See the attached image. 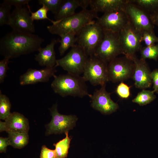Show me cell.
Segmentation results:
<instances>
[{"label": "cell", "mask_w": 158, "mask_h": 158, "mask_svg": "<svg viewBox=\"0 0 158 158\" xmlns=\"http://www.w3.org/2000/svg\"><path fill=\"white\" fill-rule=\"evenodd\" d=\"M44 39L32 33L12 30L0 40V54L9 59L38 51Z\"/></svg>", "instance_id": "6da1fadb"}, {"label": "cell", "mask_w": 158, "mask_h": 158, "mask_svg": "<svg viewBox=\"0 0 158 158\" xmlns=\"http://www.w3.org/2000/svg\"><path fill=\"white\" fill-rule=\"evenodd\" d=\"M97 13L91 9H83L80 12L47 26L49 32L60 36L68 33L77 36L83 28L98 18Z\"/></svg>", "instance_id": "7a4b0ae2"}, {"label": "cell", "mask_w": 158, "mask_h": 158, "mask_svg": "<svg viewBox=\"0 0 158 158\" xmlns=\"http://www.w3.org/2000/svg\"><path fill=\"white\" fill-rule=\"evenodd\" d=\"M51 87L54 92L63 97L68 96L83 97L89 93L86 81L82 76L67 73L55 75Z\"/></svg>", "instance_id": "3957f363"}, {"label": "cell", "mask_w": 158, "mask_h": 158, "mask_svg": "<svg viewBox=\"0 0 158 158\" xmlns=\"http://www.w3.org/2000/svg\"><path fill=\"white\" fill-rule=\"evenodd\" d=\"M104 36V31L96 21L84 27L77 35V44L88 56L94 55Z\"/></svg>", "instance_id": "277c9868"}, {"label": "cell", "mask_w": 158, "mask_h": 158, "mask_svg": "<svg viewBox=\"0 0 158 158\" xmlns=\"http://www.w3.org/2000/svg\"><path fill=\"white\" fill-rule=\"evenodd\" d=\"M142 32L135 28L129 21L119 32L123 54L128 59L132 60L142 47Z\"/></svg>", "instance_id": "5b68a950"}, {"label": "cell", "mask_w": 158, "mask_h": 158, "mask_svg": "<svg viewBox=\"0 0 158 158\" xmlns=\"http://www.w3.org/2000/svg\"><path fill=\"white\" fill-rule=\"evenodd\" d=\"M108 64L94 55L88 56L83 77L86 82H89L94 86L106 84L109 81Z\"/></svg>", "instance_id": "8992f818"}, {"label": "cell", "mask_w": 158, "mask_h": 158, "mask_svg": "<svg viewBox=\"0 0 158 158\" xmlns=\"http://www.w3.org/2000/svg\"><path fill=\"white\" fill-rule=\"evenodd\" d=\"M88 57L84 50L76 44L65 56L57 59L55 66L61 67L67 73L80 75L83 74Z\"/></svg>", "instance_id": "52a82bcc"}, {"label": "cell", "mask_w": 158, "mask_h": 158, "mask_svg": "<svg viewBox=\"0 0 158 158\" xmlns=\"http://www.w3.org/2000/svg\"><path fill=\"white\" fill-rule=\"evenodd\" d=\"M104 31V36L93 55L108 63L123 54L119 33Z\"/></svg>", "instance_id": "ba28073f"}, {"label": "cell", "mask_w": 158, "mask_h": 158, "mask_svg": "<svg viewBox=\"0 0 158 158\" xmlns=\"http://www.w3.org/2000/svg\"><path fill=\"white\" fill-rule=\"evenodd\" d=\"M135 68L133 61L125 56L116 58L108 64L109 81L123 82L132 78Z\"/></svg>", "instance_id": "9c48e42d"}, {"label": "cell", "mask_w": 158, "mask_h": 158, "mask_svg": "<svg viewBox=\"0 0 158 158\" xmlns=\"http://www.w3.org/2000/svg\"><path fill=\"white\" fill-rule=\"evenodd\" d=\"M52 119L50 122L45 126L46 135L65 133L72 129L75 125L78 119L75 115H65L60 114L56 103L49 108Z\"/></svg>", "instance_id": "30bf717a"}, {"label": "cell", "mask_w": 158, "mask_h": 158, "mask_svg": "<svg viewBox=\"0 0 158 158\" xmlns=\"http://www.w3.org/2000/svg\"><path fill=\"white\" fill-rule=\"evenodd\" d=\"M124 10L130 22L137 29L142 32L144 31L154 32V25L149 13L129 0H127Z\"/></svg>", "instance_id": "8fae6325"}, {"label": "cell", "mask_w": 158, "mask_h": 158, "mask_svg": "<svg viewBox=\"0 0 158 158\" xmlns=\"http://www.w3.org/2000/svg\"><path fill=\"white\" fill-rule=\"evenodd\" d=\"M129 21L124 8L104 13L96 21L104 31L119 33Z\"/></svg>", "instance_id": "7c38bea8"}, {"label": "cell", "mask_w": 158, "mask_h": 158, "mask_svg": "<svg viewBox=\"0 0 158 158\" xmlns=\"http://www.w3.org/2000/svg\"><path fill=\"white\" fill-rule=\"evenodd\" d=\"M106 84L101 86L92 95L91 106L94 109L104 114H109L118 108V104L111 99V93L107 91Z\"/></svg>", "instance_id": "4fadbf2b"}, {"label": "cell", "mask_w": 158, "mask_h": 158, "mask_svg": "<svg viewBox=\"0 0 158 158\" xmlns=\"http://www.w3.org/2000/svg\"><path fill=\"white\" fill-rule=\"evenodd\" d=\"M30 13L25 7H15L11 13L9 26L13 30L32 33L35 32L33 21Z\"/></svg>", "instance_id": "5bb4252c"}, {"label": "cell", "mask_w": 158, "mask_h": 158, "mask_svg": "<svg viewBox=\"0 0 158 158\" xmlns=\"http://www.w3.org/2000/svg\"><path fill=\"white\" fill-rule=\"evenodd\" d=\"M56 67H45L39 69L29 68L20 76V84L24 85L47 82L51 78L55 75Z\"/></svg>", "instance_id": "9a60e30c"}, {"label": "cell", "mask_w": 158, "mask_h": 158, "mask_svg": "<svg viewBox=\"0 0 158 158\" xmlns=\"http://www.w3.org/2000/svg\"><path fill=\"white\" fill-rule=\"evenodd\" d=\"M4 121H0V132L28 133L29 121L23 114L17 112L11 113Z\"/></svg>", "instance_id": "2e32d148"}, {"label": "cell", "mask_w": 158, "mask_h": 158, "mask_svg": "<svg viewBox=\"0 0 158 158\" xmlns=\"http://www.w3.org/2000/svg\"><path fill=\"white\" fill-rule=\"evenodd\" d=\"M132 60L135 64V70L133 78L134 85L137 88L142 89L150 87L152 83L151 72L145 60L138 58L136 56Z\"/></svg>", "instance_id": "e0dca14e"}, {"label": "cell", "mask_w": 158, "mask_h": 158, "mask_svg": "<svg viewBox=\"0 0 158 158\" xmlns=\"http://www.w3.org/2000/svg\"><path fill=\"white\" fill-rule=\"evenodd\" d=\"M60 40L59 39H52L45 47H41L38 50L39 52L35 55V59L40 65L48 67H55L57 59L54 47L59 42Z\"/></svg>", "instance_id": "ac0fdd59"}, {"label": "cell", "mask_w": 158, "mask_h": 158, "mask_svg": "<svg viewBox=\"0 0 158 158\" xmlns=\"http://www.w3.org/2000/svg\"><path fill=\"white\" fill-rule=\"evenodd\" d=\"M90 0H63L60 8L54 17L56 20L62 19L75 13L78 7L87 9L90 5Z\"/></svg>", "instance_id": "d6986e66"}, {"label": "cell", "mask_w": 158, "mask_h": 158, "mask_svg": "<svg viewBox=\"0 0 158 158\" xmlns=\"http://www.w3.org/2000/svg\"><path fill=\"white\" fill-rule=\"evenodd\" d=\"M127 0H90L91 10L104 13L124 8Z\"/></svg>", "instance_id": "ffe728a7"}, {"label": "cell", "mask_w": 158, "mask_h": 158, "mask_svg": "<svg viewBox=\"0 0 158 158\" xmlns=\"http://www.w3.org/2000/svg\"><path fill=\"white\" fill-rule=\"evenodd\" d=\"M8 134L10 145L14 148L21 149L28 142L29 136L28 133L12 132Z\"/></svg>", "instance_id": "44dd1931"}, {"label": "cell", "mask_w": 158, "mask_h": 158, "mask_svg": "<svg viewBox=\"0 0 158 158\" xmlns=\"http://www.w3.org/2000/svg\"><path fill=\"white\" fill-rule=\"evenodd\" d=\"M65 134V138L53 144L55 148L56 158H65L67 157L72 138L68 136V132H66Z\"/></svg>", "instance_id": "7402d4cb"}, {"label": "cell", "mask_w": 158, "mask_h": 158, "mask_svg": "<svg viewBox=\"0 0 158 158\" xmlns=\"http://www.w3.org/2000/svg\"><path fill=\"white\" fill-rule=\"evenodd\" d=\"M76 35L72 33H68L60 36V45L59 50L61 56L64 54L65 52L70 47L75 45L77 42V38Z\"/></svg>", "instance_id": "603a6c76"}, {"label": "cell", "mask_w": 158, "mask_h": 158, "mask_svg": "<svg viewBox=\"0 0 158 158\" xmlns=\"http://www.w3.org/2000/svg\"><path fill=\"white\" fill-rule=\"evenodd\" d=\"M153 90L142 89L139 92L132 101L133 102L142 106L148 104L154 100L156 96Z\"/></svg>", "instance_id": "cb8c5ba5"}, {"label": "cell", "mask_w": 158, "mask_h": 158, "mask_svg": "<svg viewBox=\"0 0 158 158\" xmlns=\"http://www.w3.org/2000/svg\"><path fill=\"white\" fill-rule=\"evenodd\" d=\"M150 14L158 9V0H129Z\"/></svg>", "instance_id": "d4e9b609"}, {"label": "cell", "mask_w": 158, "mask_h": 158, "mask_svg": "<svg viewBox=\"0 0 158 158\" xmlns=\"http://www.w3.org/2000/svg\"><path fill=\"white\" fill-rule=\"evenodd\" d=\"M11 104L8 97L0 90V119L5 120L11 114Z\"/></svg>", "instance_id": "484cf974"}, {"label": "cell", "mask_w": 158, "mask_h": 158, "mask_svg": "<svg viewBox=\"0 0 158 158\" xmlns=\"http://www.w3.org/2000/svg\"><path fill=\"white\" fill-rule=\"evenodd\" d=\"M141 59H153L157 61L158 58V44L142 47L140 50Z\"/></svg>", "instance_id": "4316f807"}, {"label": "cell", "mask_w": 158, "mask_h": 158, "mask_svg": "<svg viewBox=\"0 0 158 158\" xmlns=\"http://www.w3.org/2000/svg\"><path fill=\"white\" fill-rule=\"evenodd\" d=\"M11 6L3 2L0 4V25H9L11 13L10 10Z\"/></svg>", "instance_id": "83f0119b"}, {"label": "cell", "mask_w": 158, "mask_h": 158, "mask_svg": "<svg viewBox=\"0 0 158 158\" xmlns=\"http://www.w3.org/2000/svg\"><path fill=\"white\" fill-rule=\"evenodd\" d=\"M27 8L31 14V18L32 20H40L47 19L51 22L52 24H54L56 21L53 20L49 18L47 16V13L49 10L44 5H42L41 7L35 12L31 11L29 5H27Z\"/></svg>", "instance_id": "f1b7e54d"}, {"label": "cell", "mask_w": 158, "mask_h": 158, "mask_svg": "<svg viewBox=\"0 0 158 158\" xmlns=\"http://www.w3.org/2000/svg\"><path fill=\"white\" fill-rule=\"evenodd\" d=\"M63 0H39L40 5H44L52 13L55 15L58 11Z\"/></svg>", "instance_id": "f546056e"}, {"label": "cell", "mask_w": 158, "mask_h": 158, "mask_svg": "<svg viewBox=\"0 0 158 158\" xmlns=\"http://www.w3.org/2000/svg\"><path fill=\"white\" fill-rule=\"evenodd\" d=\"M142 40L144 42L146 46H150L158 42V37L155 35L154 32L144 31L142 32Z\"/></svg>", "instance_id": "4dcf8cb0"}, {"label": "cell", "mask_w": 158, "mask_h": 158, "mask_svg": "<svg viewBox=\"0 0 158 158\" xmlns=\"http://www.w3.org/2000/svg\"><path fill=\"white\" fill-rule=\"evenodd\" d=\"M116 91L118 96L123 99L127 98L130 95V87L123 82L118 85Z\"/></svg>", "instance_id": "1f68e13d"}, {"label": "cell", "mask_w": 158, "mask_h": 158, "mask_svg": "<svg viewBox=\"0 0 158 158\" xmlns=\"http://www.w3.org/2000/svg\"><path fill=\"white\" fill-rule=\"evenodd\" d=\"M9 59L4 58L0 61V83H3L6 76V73L8 69V64L10 62Z\"/></svg>", "instance_id": "d6a6232c"}, {"label": "cell", "mask_w": 158, "mask_h": 158, "mask_svg": "<svg viewBox=\"0 0 158 158\" xmlns=\"http://www.w3.org/2000/svg\"><path fill=\"white\" fill-rule=\"evenodd\" d=\"M40 158H56L55 150L48 148L46 145L42 146L40 156Z\"/></svg>", "instance_id": "836d02e7"}, {"label": "cell", "mask_w": 158, "mask_h": 158, "mask_svg": "<svg viewBox=\"0 0 158 158\" xmlns=\"http://www.w3.org/2000/svg\"><path fill=\"white\" fill-rule=\"evenodd\" d=\"M30 1V0H4L3 2L11 6H14L15 7H19L25 5H29Z\"/></svg>", "instance_id": "e575fe53"}, {"label": "cell", "mask_w": 158, "mask_h": 158, "mask_svg": "<svg viewBox=\"0 0 158 158\" xmlns=\"http://www.w3.org/2000/svg\"><path fill=\"white\" fill-rule=\"evenodd\" d=\"M151 77L153 83V90L158 94V69L157 68L151 72Z\"/></svg>", "instance_id": "d590c367"}, {"label": "cell", "mask_w": 158, "mask_h": 158, "mask_svg": "<svg viewBox=\"0 0 158 158\" xmlns=\"http://www.w3.org/2000/svg\"><path fill=\"white\" fill-rule=\"evenodd\" d=\"M10 145L8 138L0 137V152L6 153L7 147Z\"/></svg>", "instance_id": "8d00e7d4"}, {"label": "cell", "mask_w": 158, "mask_h": 158, "mask_svg": "<svg viewBox=\"0 0 158 158\" xmlns=\"http://www.w3.org/2000/svg\"><path fill=\"white\" fill-rule=\"evenodd\" d=\"M150 15L153 24L158 27V9L150 13Z\"/></svg>", "instance_id": "74e56055"}]
</instances>
